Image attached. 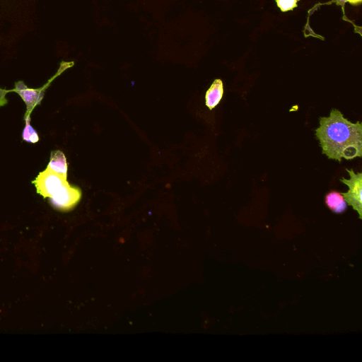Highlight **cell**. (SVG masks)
<instances>
[{
    "mask_svg": "<svg viewBox=\"0 0 362 362\" xmlns=\"http://www.w3.org/2000/svg\"><path fill=\"white\" fill-rule=\"evenodd\" d=\"M32 182L35 185L37 193L44 197H51L67 181L66 175L59 174L47 167Z\"/></svg>",
    "mask_w": 362,
    "mask_h": 362,
    "instance_id": "3957f363",
    "label": "cell"
},
{
    "mask_svg": "<svg viewBox=\"0 0 362 362\" xmlns=\"http://www.w3.org/2000/svg\"><path fill=\"white\" fill-rule=\"evenodd\" d=\"M81 191L79 188L71 186L66 182L54 195L49 197L50 204L57 209L69 211L72 209L80 201Z\"/></svg>",
    "mask_w": 362,
    "mask_h": 362,
    "instance_id": "277c9868",
    "label": "cell"
},
{
    "mask_svg": "<svg viewBox=\"0 0 362 362\" xmlns=\"http://www.w3.org/2000/svg\"><path fill=\"white\" fill-rule=\"evenodd\" d=\"M298 1V0H276V2L281 11L286 12L297 7Z\"/></svg>",
    "mask_w": 362,
    "mask_h": 362,
    "instance_id": "30bf717a",
    "label": "cell"
},
{
    "mask_svg": "<svg viewBox=\"0 0 362 362\" xmlns=\"http://www.w3.org/2000/svg\"><path fill=\"white\" fill-rule=\"evenodd\" d=\"M11 90H6L0 88V106L5 105L7 101L5 99V95L6 93Z\"/></svg>",
    "mask_w": 362,
    "mask_h": 362,
    "instance_id": "7c38bea8",
    "label": "cell"
},
{
    "mask_svg": "<svg viewBox=\"0 0 362 362\" xmlns=\"http://www.w3.org/2000/svg\"><path fill=\"white\" fill-rule=\"evenodd\" d=\"M21 95L27 105V110L29 113L33 107L40 103L42 98V92L40 89H33L28 88L23 81L16 82L15 88L12 90Z\"/></svg>",
    "mask_w": 362,
    "mask_h": 362,
    "instance_id": "5b68a950",
    "label": "cell"
},
{
    "mask_svg": "<svg viewBox=\"0 0 362 362\" xmlns=\"http://www.w3.org/2000/svg\"><path fill=\"white\" fill-rule=\"evenodd\" d=\"M47 167L59 174L66 176L67 163L64 154L58 150L52 151Z\"/></svg>",
    "mask_w": 362,
    "mask_h": 362,
    "instance_id": "52a82bcc",
    "label": "cell"
},
{
    "mask_svg": "<svg viewBox=\"0 0 362 362\" xmlns=\"http://www.w3.org/2000/svg\"><path fill=\"white\" fill-rule=\"evenodd\" d=\"M349 178L341 177L339 180L349 187L346 192H341L347 204L356 211L360 219L362 218V173H355L353 169H346Z\"/></svg>",
    "mask_w": 362,
    "mask_h": 362,
    "instance_id": "7a4b0ae2",
    "label": "cell"
},
{
    "mask_svg": "<svg viewBox=\"0 0 362 362\" xmlns=\"http://www.w3.org/2000/svg\"><path fill=\"white\" fill-rule=\"evenodd\" d=\"M333 1L339 6H343L346 2L353 6H357L361 4L362 0H333Z\"/></svg>",
    "mask_w": 362,
    "mask_h": 362,
    "instance_id": "8fae6325",
    "label": "cell"
},
{
    "mask_svg": "<svg viewBox=\"0 0 362 362\" xmlns=\"http://www.w3.org/2000/svg\"><path fill=\"white\" fill-rule=\"evenodd\" d=\"M315 136L322 153L329 159L341 161L362 156V124L352 122L337 109H332L328 117H320Z\"/></svg>",
    "mask_w": 362,
    "mask_h": 362,
    "instance_id": "6da1fadb",
    "label": "cell"
},
{
    "mask_svg": "<svg viewBox=\"0 0 362 362\" xmlns=\"http://www.w3.org/2000/svg\"><path fill=\"white\" fill-rule=\"evenodd\" d=\"M223 94V86L221 79H215L205 95L206 105L209 110L214 109L221 101Z\"/></svg>",
    "mask_w": 362,
    "mask_h": 362,
    "instance_id": "8992f818",
    "label": "cell"
},
{
    "mask_svg": "<svg viewBox=\"0 0 362 362\" xmlns=\"http://www.w3.org/2000/svg\"><path fill=\"white\" fill-rule=\"evenodd\" d=\"M325 203L332 211L337 214L344 212L347 207V204L341 193L334 191L326 195Z\"/></svg>",
    "mask_w": 362,
    "mask_h": 362,
    "instance_id": "ba28073f",
    "label": "cell"
},
{
    "mask_svg": "<svg viewBox=\"0 0 362 362\" xmlns=\"http://www.w3.org/2000/svg\"><path fill=\"white\" fill-rule=\"evenodd\" d=\"M29 120V117H27L26 124L23 131L22 137L24 141L34 144L38 141L39 137L36 131L30 124Z\"/></svg>",
    "mask_w": 362,
    "mask_h": 362,
    "instance_id": "9c48e42d",
    "label": "cell"
}]
</instances>
